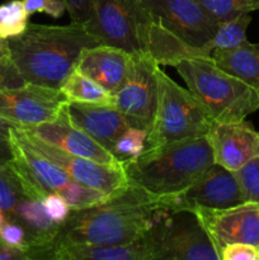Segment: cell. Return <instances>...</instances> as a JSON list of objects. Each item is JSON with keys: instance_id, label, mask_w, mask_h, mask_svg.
<instances>
[{"instance_id": "cell-27", "label": "cell", "mask_w": 259, "mask_h": 260, "mask_svg": "<svg viewBox=\"0 0 259 260\" xmlns=\"http://www.w3.org/2000/svg\"><path fill=\"white\" fill-rule=\"evenodd\" d=\"M25 197L28 196L23 190L22 184L12 168L8 165L4 169H0V208L7 213L8 217L14 212L18 203Z\"/></svg>"}, {"instance_id": "cell-20", "label": "cell", "mask_w": 259, "mask_h": 260, "mask_svg": "<svg viewBox=\"0 0 259 260\" xmlns=\"http://www.w3.org/2000/svg\"><path fill=\"white\" fill-rule=\"evenodd\" d=\"M211 60L229 75L259 90V43L245 41L228 50H215Z\"/></svg>"}, {"instance_id": "cell-10", "label": "cell", "mask_w": 259, "mask_h": 260, "mask_svg": "<svg viewBox=\"0 0 259 260\" xmlns=\"http://www.w3.org/2000/svg\"><path fill=\"white\" fill-rule=\"evenodd\" d=\"M18 129L36 150H38L41 154L45 155L56 165H58L71 179L101 190L106 193L109 198L121 194L128 188L130 183L127 179L123 162L104 164V162L86 159V157L71 155L52 145L36 139L35 136L27 134L19 127Z\"/></svg>"}, {"instance_id": "cell-8", "label": "cell", "mask_w": 259, "mask_h": 260, "mask_svg": "<svg viewBox=\"0 0 259 260\" xmlns=\"http://www.w3.org/2000/svg\"><path fill=\"white\" fill-rule=\"evenodd\" d=\"M160 65L149 55L132 53L126 81L114 94V106L131 127L149 131L154 121L159 94Z\"/></svg>"}, {"instance_id": "cell-37", "label": "cell", "mask_w": 259, "mask_h": 260, "mask_svg": "<svg viewBox=\"0 0 259 260\" xmlns=\"http://www.w3.org/2000/svg\"><path fill=\"white\" fill-rule=\"evenodd\" d=\"M15 127L18 126L14 122L9 121L3 114H0V141H9L10 131H12V128H15Z\"/></svg>"}, {"instance_id": "cell-34", "label": "cell", "mask_w": 259, "mask_h": 260, "mask_svg": "<svg viewBox=\"0 0 259 260\" xmlns=\"http://www.w3.org/2000/svg\"><path fill=\"white\" fill-rule=\"evenodd\" d=\"M25 84L24 79L20 76L19 71L15 68L14 62L10 57L0 58V90Z\"/></svg>"}, {"instance_id": "cell-11", "label": "cell", "mask_w": 259, "mask_h": 260, "mask_svg": "<svg viewBox=\"0 0 259 260\" xmlns=\"http://www.w3.org/2000/svg\"><path fill=\"white\" fill-rule=\"evenodd\" d=\"M243 203L245 200L234 172L213 162L187 189L168 197L167 207L172 211L222 210Z\"/></svg>"}, {"instance_id": "cell-32", "label": "cell", "mask_w": 259, "mask_h": 260, "mask_svg": "<svg viewBox=\"0 0 259 260\" xmlns=\"http://www.w3.org/2000/svg\"><path fill=\"white\" fill-rule=\"evenodd\" d=\"M22 2L29 15L35 13H46L50 17L58 19L66 12V5L62 0H22Z\"/></svg>"}, {"instance_id": "cell-18", "label": "cell", "mask_w": 259, "mask_h": 260, "mask_svg": "<svg viewBox=\"0 0 259 260\" xmlns=\"http://www.w3.org/2000/svg\"><path fill=\"white\" fill-rule=\"evenodd\" d=\"M131 60L132 53L101 43L83 50L75 71L93 79L114 96L126 81Z\"/></svg>"}, {"instance_id": "cell-19", "label": "cell", "mask_w": 259, "mask_h": 260, "mask_svg": "<svg viewBox=\"0 0 259 260\" xmlns=\"http://www.w3.org/2000/svg\"><path fill=\"white\" fill-rule=\"evenodd\" d=\"M45 260H152V244L149 233L132 243L83 244L53 243L43 253Z\"/></svg>"}, {"instance_id": "cell-21", "label": "cell", "mask_w": 259, "mask_h": 260, "mask_svg": "<svg viewBox=\"0 0 259 260\" xmlns=\"http://www.w3.org/2000/svg\"><path fill=\"white\" fill-rule=\"evenodd\" d=\"M69 102L96 104H114L113 94L99 85L96 81L74 70L61 86Z\"/></svg>"}, {"instance_id": "cell-23", "label": "cell", "mask_w": 259, "mask_h": 260, "mask_svg": "<svg viewBox=\"0 0 259 260\" xmlns=\"http://www.w3.org/2000/svg\"><path fill=\"white\" fill-rule=\"evenodd\" d=\"M29 17L22 0L0 4V37L10 40L23 35L29 24Z\"/></svg>"}, {"instance_id": "cell-3", "label": "cell", "mask_w": 259, "mask_h": 260, "mask_svg": "<svg viewBox=\"0 0 259 260\" xmlns=\"http://www.w3.org/2000/svg\"><path fill=\"white\" fill-rule=\"evenodd\" d=\"M213 162L207 137L201 136L145 149L123 167L130 184L170 197L187 189Z\"/></svg>"}, {"instance_id": "cell-7", "label": "cell", "mask_w": 259, "mask_h": 260, "mask_svg": "<svg viewBox=\"0 0 259 260\" xmlns=\"http://www.w3.org/2000/svg\"><path fill=\"white\" fill-rule=\"evenodd\" d=\"M150 24L151 15L141 0H94L88 29L102 45L140 53L146 52Z\"/></svg>"}, {"instance_id": "cell-39", "label": "cell", "mask_w": 259, "mask_h": 260, "mask_svg": "<svg viewBox=\"0 0 259 260\" xmlns=\"http://www.w3.org/2000/svg\"><path fill=\"white\" fill-rule=\"evenodd\" d=\"M8 220V216H7V213L4 212V211L2 210V208H0V228H2L3 226V223L5 222V221Z\"/></svg>"}, {"instance_id": "cell-1", "label": "cell", "mask_w": 259, "mask_h": 260, "mask_svg": "<svg viewBox=\"0 0 259 260\" xmlns=\"http://www.w3.org/2000/svg\"><path fill=\"white\" fill-rule=\"evenodd\" d=\"M167 200L168 197L150 194L130 184L123 193L104 202L71 211L68 220L60 225L53 243H132L147 235L156 213L168 208Z\"/></svg>"}, {"instance_id": "cell-16", "label": "cell", "mask_w": 259, "mask_h": 260, "mask_svg": "<svg viewBox=\"0 0 259 260\" xmlns=\"http://www.w3.org/2000/svg\"><path fill=\"white\" fill-rule=\"evenodd\" d=\"M22 129L35 136L36 139L48 145H52V146L71 155L86 157V159L95 160V161L104 162V164H119L121 162L111 152L107 151L98 142L88 136L85 132L71 124L63 107L57 118L53 121L46 122V123L38 124V126L25 127Z\"/></svg>"}, {"instance_id": "cell-6", "label": "cell", "mask_w": 259, "mask_h": 260, "mask_svg": "<svg viewBox=\"0 0 259 260\" xmlns=\"http://www.w3.org/2000/svg\"><path fill=\"white\" fill-rule=\"evenodd\" d=\"M149 236L152 260H220L207 231L190 211L161 208Z\"/></svg>"}, {"instance_id": "cell-36", "label": "cell", "mask_w": 259, "mask_h": 260, "mask_svg": "<svg viewBox=\"0 0 259 260\" xmlns=\"http://www.w3.org/2000/svg\"><path fill=\"white\" fill-rule=\"evenodd\" d=\"M12 161V150L9 141H0V169H4Z\"/></svg>"}, {"instance_id": "cell-25", "label": "cell", "mask_w": 259, "mask_h": 260, "mask_svg": "<svg viewBox=\"0 0 259 260\" xmlns=\"http://www.w3.org/2000/svg\"><path fill=\"white\" fill-rule=\"evenodd\" d=\"M147 129L131 127L124 129L114 144L112 155L121 162L136 159L142 154L146 146Z\"/></svg>"}, {"instance_id": "cell-30", "label": "cell", "mask_w": 259, "mask_h": 260, "mask_svg": "<svg viewBox=\"0 0 259 260\" xmlns=\"http://www.w3.org/2000/svg\"><path fill=\"white\" fill-rule=\"evenodd\" d=\"M42 203L48 217L57 225H62L70 216L71 207L60 193H48L42 200Z\"/></svg>"}, {"instance_id": "cell-35", "label": "cell", "mask_w": 259, "mask_h": 260, "mask_svg": "<svg viewBox=\"0 0 259 260\" xmlns=\"http://www.w3.org/2000/svg\"><path fill=\"white\" fill-rule=\"evenodd\" d=\"M0 260H29L27 251L13 248L0 239Z\"/></svg>"}, {"instance_id": "cell-2", "label": "cell", "mask_w": 259, "mask_h": 260, "mask_svg": "<svg viewBox=\"0 0 259 260\" xmlns=\"http://www.w3.org/2000/svg\"><path fill=\"white\" fill-rule=\"evenodd\" d=\"M9 57L25 83L60 89L75 70L83 50L101 45L86 27L76 23H29L23 35L8 40Z\"/></svg>"}, {"instance_id": "cell-29", "label": "cell", "mask_w": 259, "mask_h": 260, "mask_svg": "<svg viewBox=\"0 0 259 260\" xmlns=\"http://www.w3.org/2000/svg\"><path fill=\"white\" fill-rule=\"evenodd\" d=\"M0 239L9 246L23 249L28 254V249L30 246L29 235L25 229L17 221L7 220L3 223V226L0 228Z\"/></svg>"}, {"instance_id": "cell-38", "label": "cell", "mask_w": 259, "mask_h": 260, "mask_svg": "<svg viewBox=\"0 0 259 260\" xmlns=\"http://www.w3.org/2000/svg\"><path fill=\"white\" fill-rule=\"evenodd\" d=\"M9 45H8V40L0 37V58L9 57Z\"/></svg>"}, {"instance_id": "cell-13", "label": "cell", "mask_w": 259, "mask_h": 260, "mask_svg": "<svg viewBox=\"0 0 259 260\" xmlns=\"http://www.w3.org/2000/svg\"><path fill=\"white\" fill-rule=\"evenodd\" d=\"M152 19L193 47L206 50L216 24L197 0H141Z\"/></svg>"}, {"instance_id": "cell-15", "label": "cell", "mask_w": 259, "mask_h": 260, "mask_svg": "<svg viewBox=\"0 0 259 260\" xmlns=\"http://www.w3.org/2000/svg\"><path fill=\"white\" fill-rule=\"evenodd\" d=\"M213 161L230 172H236L259 154V132L250 122L213 121L206 134Z\"/></svg>"}, {"instance_id": "cell-33", "label": "cell", "mask_w": 259, "mask_h": 260, "mask_svg": "<svg viewBox=\"0 0 259 260\" xmlns=\"http://www.w3.org/2000/svg\"><path fill=\"white\" fill-rule=\"evenodd\" d=\"M220 260H259V248L245 243H233L220 251Z\"/></svg>"}, {"instance_id": "cell-14", "label": "cell", "mask_w": 259, "mask_h": 260, "mask_svg": "<svg viewBox=\"0 0 259 260\" xmlns=\"http://www.w3.org/2000/svg\"><path fill=\"white\" fill-rule=\"evenodd\" d=\"M195 213L207 231L218 255L233 243H245L259 248V205L243 203L222 210L196 208Z\"/></svg>"}, {"instance_id": "cell-5", "label": "cell", "mask_w": 259, "mask_h": 260, "mask_svg": "<svg viewBox=\"0 0 259 260\" xmlns=\"http://www.w3.org/2000/svg\"><path fill=\"white\" fill-rule=\"evenodd\" d=\"M212 122L207 109L190 90L160 69L156 112L147 131L145 149L206 136Z\"/></svg>"}, {"instance_id": "cell-4", "label": "cell", "mask_w": 259, "mask_h": 260, "mask_svg": "<svg viewBox=\"0 0 259 260\" xmlns=\"http://www.w3.org/2000/svg\"><path fill=\"white\" fill-rule=\"evenodd\" d=\"M174 68L213 121H243L259 109V90L218 69L211 57L185 58Z\"/></svg>"}, {"instance_id": "cell-24", "label": "cell", "mask_w": 259, "mask_h": 260, "mask_svg": "<svg viewBox=\"0 0 259 260\" xmlns=\"http://www.w3.org/2000/svg\"><path fill=\"white\" fill-rule=\"evenodd\" d=\"M213 22L233 19L238 15L250 14L259 10V0H197Z\"/></svg>"}, {"instance_id": "cell-22", "label": "cell", "mask_w": 259, "mask_h": 260, "mask_svg": "<svg viewBox=\"0 0 259 260\" xmlns=\"http://www.w3.org/2000/svg\"><path fill=\"white\" fill-rule=\"evenodd\" d=\"M251 23L250 14L238 15L233 19L217 23L213 37L206 45V51L211 55L215 50H228L244 43L246 40V29Z\"/></svg>"}, {"instance_id": "cell-9", "label": "cell", "mask_w": 259, "mask_h": 260, "mask_svg": "<svg viewBox=\"0 0 259 260\" xmlns=\"http://www.w3.org/2000/svg\"><path fill=\"white\" fill-rule=\"evenodd\" d=\"M9 144L12 150L9 167L28 197L42 201L48 193H60L69 184L71 178L58 165L36 150L23 137L18 127L10 131Z\"/></svg>"}, {"instance_id": "cell-17", "label": "cell", "mask_w": 259, "mask_h": 260, "mask_svg": "<svg viewBox=\"0 0 259 260\" xmlns=\"http://www.w3.org/2000/svg\"><path fill=\"white\" fill-rule=\"evenodd\" d=\"M63 109L71 124L85 132L111 154L119 135L130 127L114 104L68 102Z\"/></svg>"}, {"instance_id": "cell-28", "label": "cell", "mask_w": 259, "mask_h": 260, "mask_svg": "<svg viewBox=\"0 0 259 260\" xmlns=\"http://www.w3.org/2000/svg\"><path fill=\"white\" fill-rule=\"evenodd\" d=\"M234 174L240 185L245 203L259 205V154L234 172Z\"/></svg>"}, {"instance_id": "cell-31", "label": "cell", "mask_w": 259, "mask_h": 260, "mask_svg": "<svg viewBox=\"0 0 259 260\" xmlns=\"http://www.w3.org/2000/svg\"><path fill=\"white\" fill-rule=\"evenodd\" d=\"M70 15L71 23L89 28L93 20L94 0H62Z\"/></svg>"}, {"instance_id": "cell-26", "label": "cell", "mask_w": 259, "mask_h": 260, "mask_svg": "<svg viewBox=\"0 0 259 260\" xmlns=\"http://www.w3.org/2000/svg\"><path fill=\"white\" fill-rule=\"evenodd\" d=\"M60 194L69 203V206L71 207V211H78L83 210V208L91 207V206H95L98 203L104 202V201L109 198L106 193L101 192L98 189H94L91 187H88V185L76 182L74 179H71L69 182V184L61 190Z\"/></svg>"}, {"instance_id": "cell-12", "label": "cell", "mask_w": 259, "mask_h": 260, "mask_svg": "<svg viewBox=\"0 0 259 260\" xmlns=\"http://www.w3.org/2000/svg\"><path fill=\"white\" fill-rule=\"evenodd\" d=\"M68 102L61 89L25 83L0 90V114L25 128L56 119Z\"/></svg>"}]
</instances>
